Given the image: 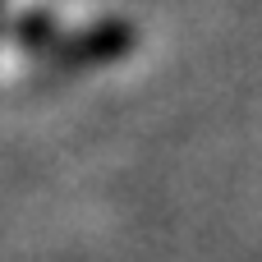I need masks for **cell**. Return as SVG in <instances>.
I'll return each instance as SVG.
<instances>
[{
	"label": "cell",
	"instance_id": "cell-1",
	"mask_svg": "<svg viewBox=\"0 0 262 262\" xmlns=\"http://www.w3.org/2000/svg\"><path fill=\"white\" fill-rule=\"evenodd\" d=\"M134 46H138V28L129 18H97V23L74 28V32L60 28L41 55L55 69H101V64L134 55Z\"/></svg>",
	"mask_w": 262,
	"mask_h": 262
},
{
	"label": "cell",
	"instance_id": "cell-2",
	"mask_svg": "<svg viewBox=\"0 0 262 262\" xmlns=\"http://www.w3.org/2000/svg\"><path fill=\"white\" fill-rule=\"evenodd\" d=\"M55 32H60V23H55L46 9H28V14L14 18V41H18L23 51H32V55H41Z\"/></svg>",
	"mask_w": 262,
	"mask_h": 262
},
{
	"label": "cell",
	"instance_id": "cell-3",
	"mask_svg": "<svg viewBox=\"0 0 262 262\" xmlns=\"http://www.w3.org/2000/svg\"><path fill=\"white\" fill-rule=\"evenodd\" d=\"M0 5H5V0H0Z\"/></svg>",
	"mask_w": 262,
	"mask_h": 262
}]
</instances>
